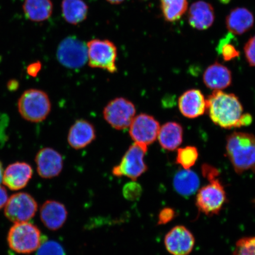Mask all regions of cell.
<instances>
[{"label": "cell", "instance_id": "3", "mask_svg": "<svg viewBox=\"0 0 255 255\" xmlns=\"http://www.w3.org/2000/svg\"><path fill=\"white\" fill-rule=\"evenodd\" d=\"M226 154L236 173L255 172V136L251 133L235 132L229 135Z\"/></svg>", "mask_w": 255, "mask_h": 255}, {"label": "cell", "instance_id": "34", "mask_svg": "<svg viewBox=\"0 0 255 255\" xmlns=\"http://www.w3.org/2000/svg\"><path fill=\"white\" fill-rule=\"evenodd\" d=\"M8 194L5 188L0 186V210L4 207L8 201Z\"/></svg>", "mask_w": 255, "mask_h": 255}, {"label": "cell", "instance_id": "17", "mask_svg": "<svg viewBox=\"0 0 255 255\" xmlns=\"http://www.w3.org/2000/svg\"><path fill=\"white\" fill-rule=\"evenodd\" d=\"M95 138L96 131L94 126L85 120L76 121L70 128L68 135L69 144L75 149L85 148Z\"/></svg>", "mask_w": 255, "mask_h": 255}, {"label": "cell", "instance_id": "7", "mask_svg": "<svg viewBox=\"0 0 255 255\" xmlns=\"http://www.w3.org/2000/svg\"><path fill=\"white\" fill-rule=\"evenodd\" d=\"M87 44L89 66L111 73L117 72V48L114 43L108 40L94 39Z\"/></svg>", "mask_w": 255, "mask_h": 255}, {"label": "cell", "instance_id": "27", "mask_svg": "<svg viewBox=\"0 0 255 255\" xmlns=\"http://www.w3.org/2000/svg\"><path fill=\"white\" fill-rule=\"evenodd\" d=\"M234 38V36H233L232 33H229L225 38L220 41L218 46V52L221 54L225 61H230L240 55L239 51L237 50L234 44L231 43Z\"/></svg>", "mask_w": 255, "mask_h": 255}, {"label": "cell", "instance_id": "20", "mask_svg": "<svg viewBox=\"0 0 255 255\" xmlns=\"http://www.w3.org/2000/svg\"><path fill=\"white\" fill-rule=\"evenodd\" d=\"M226 24L230 33L241 35L253 28L254 16L246 8H235L226 17Z\"/></svg>", "mask_w": 255, "mask_h": 255}, {"label": "cell", "instance_id": "25", "mask_svg": "<svg viewBox=\"0 0 255 255\" xmlns=\"http://www.w3.org/2000/svg\"><path fill=\"white\" fill-rule=\"evenodd\" d=\"M160 2L162 14L168 22L179 20L188 7L187 0H160Z\"/></svg>", "mask_w": 255, "mask_h": 255}, {"label": "cell", "instance_id": "21", "mask_svg": "<svg viewBox=\"0 0 255 255\" xmlns=\"http://www.w3.org/2000/svg\"><path fill=\"white\" fill-rule=\"evenodd\" d=\"M183 129L180 124L170 122L159 129L157 138L159 144L167 151H174L183 141Z\"/></svg>", "mask_w": 255, "mask_h": 255}, {"label": "cell", "instance_id": "2", "mask_svg": "<svg viewBox=\"0 0 255 255\" xmlns=\"http://www.w3.org/2000/svg\"><path fill=\"white\" fill-rule=\"evenodd\" d=\"M202 171L209 184L201 188L197 193L196 206L200 212L207 216L218 215L226 202L225 188L219 179V172L209 164H203Z\"/></svg>", "mask_w": 255, "mask_h": 255}, {"label": "cell", "instance_id": "1", "mask_svg": "<svg viewBox=\"0 0 255 255\" xmlns=\"http://www.w3.org/2000/svg\"><path fill=\"white\" fill-rule=\"evenodd\" d=\"M207 110L213 123L225 129L239 128L244 108L234 94L213 91L206 100Z\"/></svg>", "mask_w": 255, "mask_h": 255}, {"label": "cell", "instance_id": "30", "mask_svg": "<svg viewBox=\"0 0 255 255\" xmlns=\"http://www.w3.org/2000/svg\"><path fill=\"white\" fill-rule=\"evenodd\" d=\"M123 196L125 198L129 201H135L141 197L142 189L141 185L135 182L130 181L127 183L123 187Z\"/></svg>", "mask_w": 255, "mask_h": 255}, {"label": "cell", "instance_id": "23", "mask_svg": "<svg viewBox=\"0 0 255 255\" xmlns=\"http://www.w3.org/2000/svg\"><path fill=\"white\" fill-rule=\"evenodd\" d=\"M173 184L178 193L183 196H190L198 190L200 180L198 175L194 171L190 169H183L175 174Z\"/></svg>", "mask_w": 255, "mask_h": 255}, {"label": "cell", "instance_id": "24", "mask_svg": "<svg viewBox=\"0 0 255 255\" xmlns=\"http://www.w3.org/2000/svg\"><path fill=\"white\" fill-rule=\"evenodd\" d=\"M62 11L65 20L76 25L87 18L88 7L83 0H62Z\"/></svg>", "mask_w": 255, "mask_h": 255}, {"label": "cell", "instance_id": "14", "mask_svg": "<svg viewBox=\"0 0 255 255\" xmlns=\"http://www.w3.org/2000/svg\"><path fill=\"white\" fill-rule=\"evenodd\" d=\"M33 175L31 165L24 162L9 165L3 173L2 183L11 190H18L27 186Z\"/></svg>", "mask_w": 255, "mask_h": 255}, {"label": "cell", "instance_id": "10", "mask_svg": "<svg viewBox=\"0 0 255 255\" xmlns=\"http://www.w3.org/2000/svg\"><path fill=\"white\" fill-rule=\"evenodd\" d=\"M37 210L36 201L30 194L18 193L8 199L5 206L4 215L9 221L14 223L30 221Z\"/></svg>", "mask_w": 255, "mask_h": 255}, {"label": "cell", "instance_id": "6", "mask_svg": "<svg viewBox=\"0 0 255 255\" xmlns=\"http://www.w3.org/2000/svg\"><path fill=\"white\" fill-rule=\"evenodd\" d=\"M148 146L133 143L124 155L119 164L113 169V174L117 177H127L133 181L147 170L144 157Z\"/></svg>", "mask_w": 255, "mask_h": 255}, {"label": "cell", "instance_id": "22", "mask_svg": "<svg viewBox=\"0 0 255 255\" xmlns=\"http://www.w3.org/2000/svg\"><path fill=\"white\" fill-rule=\"evenodd\" d=\"M23 10L30 20L40 22L49 18L53 12L51 0H25Z\"/></svg>", "mask_w": 255, "mask_h": 255}, {"label": "cell", "instance_id": "29", "mask_svg": "<svg viewBox=\"0 0 255 255\" xmlns=\"http://www.w3.org/2000/svg\"><path fill=\"white\" fill-rule=\"evenodd\" d=\"M36 255H65V250L59 242L47 241L38 248Z\"/></svg>", "mask_w": 255, "mask_h": 255}, {"label": "cell", "instance_id": "35", "mask_svg": "<svg viewBox=\"0 0 255 255\" xmlns=\"http://www.w3.org/2000/svg\"><path fill=\"white\" fill-rule=\"evenodd\" d=\"M253 117L250 114H245L242 115L240 119V126H248L253 122Z\"/></svg>", "mask_w": 255, "mask_h": 255}, {"label": "cell", "instance_id": "26", "mask_svg": "<svg viewBox=\"0 0 255 255\" xmlns=\"http://www.w3.org/2000/svg\"><path fill=\"white\" fill-rule=\"evenodd\" d=\"M199 157V152L195 146H187L177 150L176 162L185 170L192 167Z\"/></svg>", "mask_w": 255, "mask_h": 255}, {"label": "cell", "instance_id": "16", "mask_svg": "<svg viewBox=\"0 0 255 255\" xmlns=\"http://www.w3.org/2000/svg\"><path fill=\"white\" fill-rule=\"evenodd\" d=\"M178 108L183 116L188 119H196L202 116L207 110L205 97L198 89L185 92L178 100Z\"/></svg>", "mask_w": 255, "mask_h": 255}, {"label": "cell", "instance_id": "37", "mask_svg": "<svg viewBox=\"0 0 255 255\" xmlns=\"http://www.w3.org/2000/svg\"><path fill=\"white\" fill-rule=\"evenodd\" d=\"M107 1L112 4H119L125 1L126 0H107Z\"/></svg>", "mask_w": 255, "mask_h": 255}, {"label": "cell", "instance_id": "38", "mask_svg": "<svg viewBox=\"0 0 255 255\" xmlns=\"http://www.w3.org/2000/svg\"><path fill=\"white\" fill-rule=\"evenodd\" d=\"M3 173H4V171H3L2 164L0 161V184L2 182Z\"/></svg>", "mask_w": 255, "mask_h": 255}, {"label": "cell", "instance_id": "19", "mask_svg": "<svg viewBox=\"0 0 255 255\" xmlns=\"http://www.w3.org/2000/svg\"><path fill=\"white\" fill-rule=\"evenodd\" d=\"M232 73L228 68L216 62L206 69L203 82L206 87L212 90L222 91L231 85Z\"/></svg>", "mask_w": 255, "mask_h": 255}, {"label": "cell", "instance_id": "39", "mask_svg": "<svg viewBox=\"0 0 255 255\" xmlns=\"http://www.w3.org/2000/svg\"><path fill=\"white\" fill-rule=\"evenodd\" d=\"M223 4H228V2H230L231 0H219Z\"/></svg>", "mask_w": 255, "mask_h": 255}, {"label": "cell", "instance_id": "4", "mask_svg": "<svg viewBox=\"0 0 255 255\" xmlns=\"http://www.w3.org/2000/svg\"><path fill=\"white\" fill-rule=\"evenodd\" d=\"M18 109L24 120L34 123L42 122L51 111L49 96L39 89H28L19 98Z\"/></svg>", "mask_w": 255, "mask_h": 255}, {"label": "cell", "instance_id": "36", "mask_svg": "<svg viewBox=\"0 0 255 255\" xmlns=\"http://www.w3.org/2000/svg\"><path fill=\"white\" fill-rule=\"evenodd\" d=\"M8 87L9 90H15L18 87V82L15 81H11L8 82Z\"/></svg>", "mask_w": 255, "mask_h": 255}, {"label": "cell", "instance_id": "18", "mask_svg": "<svg viewBox=\"0 0 255 255\" xmlns=\"http://www.w3.org/2000/svg\"><path fill=\"white\" fill-rule=\"evenodd\" d=\"M215 18L214 8L209 3L199 1L191 5L188 19L193 28L200 30H206L212 26Z\"/></svg>", "mask_w": 255, "mask_h": 255}, {"label": "cell", "instance_id": "8", "mask_svg": "<svg viewBox=\"0 0 255 255\" xmlns=\"http://www.w3.org/2000/svg\"><path fill=\"white\" fill-rule=\"evenodd\" d=\"M57 59L67 68H81L88 61L87 44L75 36L67 37L57 47Z\"/></svg>", "mask_w": 255, "mask_h": 255}, {"label": "cell", "instance_id": "31", "mask_svg": "<svg viewBox=\"0 0 255 255\" xmlns=\"http://www.w3.org/2000/svg\"><path fill=\"white\" fill-rule=\"evenodd\" d=\"M247 61L251 66H255V35L247 41L244 47Z\"/></svg>", "mask_w": 255, "mask_h": 255}, {"label": "cell", "instance_id": "28", "mask_svg": "<svg viewBox=\"0 0 255 255\" xmlns=\"http://www.w3.org/2000/svg\"><path fill=\"white\" fill-rule=\"evenodd\" d=\"M232 255H255V237L243 238L239 240Z\"/></svg>", "mask_w": 255, "mask_h": 255}, {"label": "cell", "instance_id": "33", "mask_svg": "<svg viewBox=\"0 0 255 255\" xmlns=\"http://www.w3.org/2000/svg\"><path fill=\"white\" fill-rule=\"evenodd\" d=\"M41 68V65L39 62H34L28 66L27 72L30 76L36 77L40 71Z\"/></svg>", "mask_w": 255, "mask_h": 255}, {"label": "cell", "instance_id": "12", "mask_svg": "<svg viewBox=\"0 0 255 255\" xmlns=\"http://www.w3.org/2000/svg\"><path fill=\"white\" fill-rule=\"evenodd\" d=\"M195 239L183 226H177L165 235L164 244L172 255H188L193 251Z\"/></svg>", "mask_w": 255, "mask_h": 255}, {"label": "cell", "instance_id": "11", "mask_svg": "<svg viewBox=\"0 0 255 255\" xmlns=\"http://www.w3.org/2000/svg\"><path fill=\"white\" fill-rule=\"evenodd\" d=\"M129 128L133 141L148 146L157 139L160 126L152 116L141 114L135 117Z\"/></svg>", "mask_w": 255, "mask_h": 255}, {"label": "cell", "instance_id": "5", "mask_svg": "<svg viewBox=\"0 0 255 255\" xmlns=\"http://www.w3.org/2000/svg\"><path fill=\"white\" fill-rule=\"evenodd\" d=\"M7 242L12 251L20 254H30L42 243L41 232L37 226L25 222L15 223L9 229Z\"/></svg>", "mask_w": 255, "mask_h": 255}, {"label": "cell", "instance_id": "13", "mask_svg": "<svg viewBox=\"0 0 255 255\" xmlns=\"http://www.w3.org/2000/svg\"><path fill=\"white\" fill-rule=\"evenodd\" d=\"M37 171L41 177L49 179L57 177L61 173L63 159L58 151L52 148L41 149L35 158Z\"/></svg>", "mask_w": 255, "mask_h": 255}, {"label": "cell", "instance_id": "15", "mask_svg": "<svg viewBox=\"0 0 255 255\" xmlns=\"http://www.w3.org/2000/svg\"><path fill=\"white\" fill-rule=\"evenodd\" d=\"M68 211L65 205L55 200H47L41 206L40 219L43 225L49 230H59L68 218Z\"/></svg>", "mask_w": 255, "mask_h": 255}, {"label": "cell", "instance_id": "32", "mask_svg": "<svg viewBox=\"0 0 255 255\" xmlns=\"http://www.w3.org/2000/svg\"><path fill=\"white\" fill-rule=\"evenodd\" d=\"M175 212L171 208L162 209L158 215V224L164 225L170 222L174 218Z\"/></svg>", "mask_w": 255, "mask_h": 255}, {"label": "cell", "instance_id": "9", "mask_svg": "<svg viewBox=\"0 0 255 255\" xmlns=\"http://www.w3.org/2000/svg\"><path fill=\"white\" fill-rule=\"evenodd\" d=\"M104 117L114 129H126L129 128L136 114L135 105L124 98H117L108 103L104 110Z\"/></svg>", "mask_w": 255, "mask_h": 255}]
</instances>
